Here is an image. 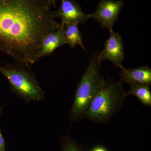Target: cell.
Here are the masks:
<instances>
[{
	"instance_id": "6da1fadb",
	"label": "cell",
	"mask_w": 151,
	"mask_h": 151,
	"mask_svg": "<svg viewBox=\"0 0 151 151\" xmlns=\"http://www.w3.org/2000/svg\"><path fill=\"white\" fill-rule=\"evenodd\" d=\"M47 0H0V51L31 66L44 38L60 26Z\"/></svg>"
},
{
	"instance_id": "7a4b0ae2",
	"label": "cell",
	"mask_w": 151,
	"mask_h": 151,
	"mask_svg": "<svg viewBox=\"0 0 151 151\" xmlns=\"http://www.w3.org/2000/svg\"><path fill=\"white\" fill-rule=\"evenodd\" d=\"M97 55L94 54L90 58L87 69L77 85L69 113L72 121H80L86 118L90 103L105 84L106 80L100 71Z\"/></svg>"
},
{
	"instance_id": "3957f363",
	"label": "cell",
	"mask_w": 151,
	"mask_h": 151,
	"mask_svg": "<svg viewBox=\"0 0 151 151\" xmlns=\"http://www.w3.org/2000/svg\"><path fill=\"white\" fill-rule=\"evenodd\" d=\"M125 93L123 84L108 78L90 103L86 118L94 123H107L123 108Z\"/></svg>"
},
{
	"instance_id": "277c9868",
	"label": "cell",
	"mask_w": 151,
	"mask_h": 151,
	"mask_svg": "<svg viewBox=\"0 0 151 151\" xmlns=\"http://www.w3.org/2000/svg\"><path fill=\"white\" fill-rule=\"evenodd\" d=\"M31 66L16 61L0 65V73L8 80L11 92L27 103L40 101L45 95Z\"/></svg>"
},
{
	"instance_id": "5b68a950",
	"label": "cell",
	"mask_w": 151,
	"mask_h": 151,
	"mask_svg": "<svg viewBox=\"0 0 151 151\" xmlns=\"http://www.w3.org/2000/svg\"><path fill=\"white\" fill-rule=\"evenodd\" d=\"M110 36L106 41L104 47L100 54L97 55V60L101 65L103 61H111L115 67H122V63L125 58V51L122 36L113 29L109 30Z\"/></svg>"
},
{
	"instance_id": "8992f818",
	"label": "cell",
	"mask_w": 151,
	"mask_h": 151,
	"mask_svg": "<svg viewBox=\"0 0 151 151\" xmlns=\"http://www.w3.org/2000/svg\"><path fill=\"white\" fill-rule=\"evenodd\" d=\"M124 5L122 0H102L94 13L89 14V19H94L104 28L113 29Z\"/></svg>"
},
{
	"instance_id": "52a82bcc",
	"label": "cell",
	"mask_w": 151,
	"mask_h": 151,
	"mask_svg": "<svg viewBox=\"0 0 151 151\" xmlns=\"http://www.w3.org/2000/svg\"><path fill=\"white\" fill-rule=\"evenodd\" d=\"M52 13L55 18L61 19L64 24H84L89 19V14L83 12L80 5L73 0H61L59 9Z\"/></svg>"
},
{
	"instance_id": "ba28073f",
	"label": "cell",
	"mask_w": 151,
	"mask_h": 151,
	"mask_svg": "<svg viewBox=\"0 0 151 151\" xmlns=\"http://www.w3.org/2000/svg\"><path fill=\"white\" fill-rule=\"evenodd\" d=\"M120 83L128 84H141L150 85L151 84V69L147 65L134 68H120Z\"/></svg>"
},
{
	"instance_id": "9c48e42d",
	"label": "cell",
	"mask_w": 151,
	"mask_h": 151,
	"mask_svg": "<svg viewBox=\"0 0 151 151\" xmlns=\"http://www.w3.org/2000/svg\"><path fill=\"white\" fill-rule=\"evenodd\" d=\"M60 23L59 28L48 34L44 39L40 51V58L52 54L57 49L66 44L64 35V24Z\"/></svg>"
},
{
	"instance_id": "30bf717a",
	"label": "cell",
	"mask_w": 151,
	"mask_h": 151,
	"mask_svg": "<svg viewBox=\"0 0 151 151\" xmlns=\"http://www.w3.org/2000/svg\"><path fill=\"white\" fill-rule=\"evenodd\" d=\"M130 89L125 93V97L134 95L141 102L142 105L151 107V91L150 85L137 84H129Z\"/></svg>"
},
{
	"instance_id": "8fae6325",
	"label": "cell",
	"mask_w": 151,
	"mask_h": 151,
	"mask_svg": "<svg viewBox=\"0 0 151 151\" xmlns=\"http://www.w3.org/2000/svg\"><path fill=\"white\" fill-rule=\"evenodd\" d=\"M64 35L65 43L68 44L71 48H74L79 45L85 50L82 34L78 29V25L71 24H64Z\"/></svg>"
},
{
	"instance_id": "7c38bea8",
	"label": "cell",
	"mask_w": 151,
	"mask_h": 151,
	"mask_svg": "<svg viewBox=\"0 0 151 151\" xmlns=\"http://www.w3.org/2000/svg\"><path fill=\"white\" fill-rule=\"evenodd\" d=\"M62 151H85L76 141L69 136H63L61 138Z\"/></svg>"
},
{
	"instance_id": "4fadbf2b",
	"label": "cell",
	"mask_w": 151,
	"mask_h": 151,
	"mask_svg": "<svg viewBox=\"0 0 151 151\" xmlns=\"http://www.w3.org/2000/svg\"><path fill=\"white\" fill-rule=\"evenodd\" d=\"M0 103H1V100H0ZM3 109H4L3 106L2 107L0 106V118L2 114ZM0 151H6L5 142L1 131V127H0Z\"/></svg>"
},
{
	"instance_id": "5bb4252c",
	"label": "cell",
	"mask_w": 151,
	"mask_h": 151,
	"mask_svg": "<svg viewBox=\"0 0 151 151\" xmlns=\"http://www.w3.org/2000/svg\"><path fill=\"white\" fill-rule=\"evenodd\" d=\"M89 151H108L105 147L102 145H97L92 148Z\"/></svg>"
},
{
	"instance_id": "9a60e30c",
	"label": "cell",
	"mask_w": 151,
	"mask_h": 151,
	"mask_svg": "<svg viewBox=\"0 0 151 151\" xmlns=\"http://www.w3.org/2000/svg\"><path fill=\"white\" fill-rule=\"evenodd\" d=\"M49 2H50L52 6L54 7H55V4H56V0H47Z\"/></svg>"
}]
</instances>
